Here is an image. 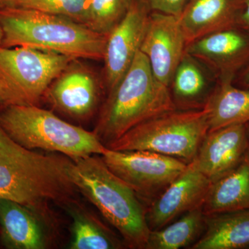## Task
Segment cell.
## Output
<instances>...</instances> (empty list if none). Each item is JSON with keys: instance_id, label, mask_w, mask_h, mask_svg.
Instances as JSON below:
<instances>
[{"instance_id": "obj_17", "label": "cell", "mask_w": 249, "mask_h": 249, "mask_svg": "<svg viewBox=\"0 0 249 249\" xmlns=\"http://www.w3.org/2000/svg\"><path fill=\"white\" fill-rule=\"evenodd\" d=\"M249 247V209L206 215V229L192 249Z\"/></svg>"}, {"instance_id": "obj_3", "label": "cell", "mask_w": 249, "mask_h": 249, "mask_svg": "<svg viewBox=\"0 0 249 249\" xmlns=\"http://www.w3.org/2000/svg\"><path fill=\"white\" fill-rule=\"evenodd\" d=\"M176 109L170 88L156 78L139 50L103 104L93 132L107 147L137 124Z\"/></svg>"}, {"instance_id": "obj_25", "label": "cell", "mask_w": 249, "mask_h": 249, "mask_svg": "<svg viewBox=\"0 0 249 249\" xmlns=\"http://www.w3.org/2000/svg\"><path fill=\"white\" fill-rule=\"evenodd\" d=\"M11 93H10L9 87L2 76L0 75V106L2 107L11 106Z\"/></svg>"}, {"instance_id": "obj_6", "label": "cell", "mask_w": 249, "mask_h": 249, "mask_svg": "<svg viewBox=\"0 0 249 249\" xmlns=\"http://www.w3.org/2000/svg\"><path fill=\"white\" fill-rule=\"evenodd\" d=\"M73 60L29 47H0V75L9 87L11 105L37 106L49 85Z\"/></svg>"}, {"instance_id": "obj_22", "label": "cell", "mask_w": 249, "mask_h": 249, "mask_svg": "<svg viewBox=\"0 0 249 249\" xmlns=\"http://www.w3.org/2000/svg\"><path fill=\"white\" fill-rule=\"evenodd\" d=\"M133 0H90L85 25L107 36L122 20Z\"/></svg>"}, {"instance_id": "obj_2", "label": "cell", "mask_w": 249, "mask_h": 249, "mask_svg": "<svg viewBox=\"0 0 249 249\" xmlns=\"http://www.w3.org/2000/svg\"><path fill=\"white\" fill-rule=\"evenodd\" d=\"M70 175L80 194L117 231L127 248L145 249L150 232L147 207L134 190L109 169L101 155L73 160Z\"/></svg>"}, {"instance_id": "obj_14", "label": "cell", "mask_w": 249, "mask_h": 249, "mask_svg": "<svg viewBox=\"0 0 249 249\" xmlns=\"http://www.w3.org/2000/svg\"><path fill=\"white\" fill-rule=\"evenodd\" d=\"M249 152L245 124L208 132L193 160L211 182L235 169Z\"/></svg>"}, {"instance_id": "obj_8", "label": "cell", "mask_w": 249, "mask_h": 249, "mask_svg": "<svg viewBox=\"0 0 249 249\" xmlns=\"http://www.w3.org/2000/svg\"><path fill=\"white\" fill-rule=\"evenodd\" d=\"M186 53L209 67L218 81H231L249 63V32L233 27L190 42Z\"/></svg>"}, {"instance_id": "obj_21", "label": "cell", "mask_w": 249, "mask_h": 249, "mask_svg": "<svg viewBox=\"0 0 249 249\" xmlns=\"http://www.w3.org/2000/svg\"><path fill=\"white\" fill-rule=\"evenodd\" d=\"M205 229L206 215L202 209L193 210L161 229L150 231L145 249H179L191 247L200 238Z\"/></svg>"}, {"instance_id": "obj_19", "label": "cell", "mask_w": 249, "mask_h": 249, "mask_svg": "<svg viewBox=\"0 0 249 249\" xmlns=\"http://www.w3.org/2000/svg\"><path fill=\"white\" fill-rule=\"evenodd\" d=\"M201 209L205 215L249 209V152L235 169L211 183Z\"/></svg>"}, {"instance_id": "obj_10", "label": "cell", "mask_w": 249, "mask_h": 249, "mask_svg": "<svg viewBox=\"0 0 249 249\" xmlns=\"http://www.w3.org/2000/svg\"><path fill=\"white\" fill-rule=\"evenodd\" d=\"M100 95L97 77L76 59L52 82L44 96L55 110L75 120L85 121L96 111Z\"/></svg>"}, {"instance_id": "obj_27", "label": "cell", "mask_w": 249, "mask_h": 249, "mask_svg": "<svg viewBox=\"0 0 249 249\" xmlns=\"http://www.w3.org/2000/svg\"><path fill=\"white\" fill-rule=\"evenodd\" d=\"M235 78H237V83L239 82V85H240L239 88L249 89V63L237 74Z\"/></svg>"}, {"instance_id": "obj_23", "label": "cell", "mask_w": 249, "mask_h": 249, "mask_svg": "<svg viewBox=\"0 0 249 249\" xmlns=\"http://www.w3.org/2000/svg\"><path fill=\"white\" fill-rule=\"evenodd\" d=\"M90 0H15L4 6L36 10L85 24Z\"/></svg>"}, {"instance_id": "obj_1", "label": "cell", "mask_w": 249, "mask_h": 249, "mask_svg": "<svg viewBox=\"0 0 249 249\" xmlns=\"http://www.w3.org/2000/svg\"><path fill=\"white\" fill-rule=\"evenodd\" d=\"M4 47H24L73 59L102 60L107 36L73 19L15 6L0 8Z\"/></svg>"}, {"instance_id": "obj_20", "label": "cell", "mask_w": 249, "mask_h": 249, "mask_svg": "<svg viewBox=\"0 0 249 249\" xmlns=\"http://www.w3.org/2000/svg\"><path fill=\"white\" fill-rule=\"evenodd\" d=\"M204 108L209 131L249 122V89L231 81H218Z\"/></svg>"}, {"instance_id": "obj_7", "label": "cell", "mask_w": 249, "mask_h": 249, "mask_svg": "<svg viewBox=\"0 0 249 249\" xmlns=\"http://www.w3.org/2000/svg\"><path fill=\"white\" fill-rule=\"evenodd\" d=\"M109 169L129 185L147 209L186 169V162L149 151H115L101 155Z\"/></svg>"}, {"instance_id": "obj_31", "label": "cell", "mask_w": 249, "mask_h": 249, "mask_svg": "<svg viewBox=\"0 0 249 249\" xmlns=\"http://www.w3.org/2000/svg\"><path fill=\"white\" fill-rule=\"evenodd\" d=\"M1 6H2V4H1V0H0V8H1Z\"/></svg>"}, {"instance_id": "obj_9", "label": "cell", "mask_w": 249, "mask_h": 249, "mask_svg": "<svg viewBox=\"0 0 249 249\" xmlns=\"http://www.w3.org/2000/svg\"><path fill=\"white\" fill-rule=\"evenodd\" d=\"M186 46L178 17L150 13L140 51L146 57L156 78L169 88Z\"/></svg>"}, {"instance_id": "obj_12", "label": "cell", "mask_w": 249, "mask_h": 249, "mask_svg": "<svg viewBox=\"0 0 249 249\" xmlns=\"http://www.w3.org/2000/svg\"><path fill=\"white\" fill-rule=\"evenodd\" d=\"M150 13L142 1L133 0L122 20L107 36L103 60L109 92L119 84L140 50Z\"/></svg>"}, {"instance_id": "obj_29", "label": "cell", "mask_w": 249, "mask_h": 249, "mask_svg": "<svg viewBox=\"0 0 249 249\" xmlns=\"http://www.w3.org/2000/svg\"><path fill=\"white\" fill-rule=\"evenodd\" d=\"M246 131H247V139H248L249 145V122L245 124Z\"/></svg>"}, {"instance_id": "obj_30", "label": "cell", "mask_w": 249, "mask_h": 249, "mask_svg": "<svg viewBox=\"0 0 249 249\" xmlns=\"http://www.w3.org/2000/svg\"><path fill=\"white\" fill-rule=\"evenodd\" d=\"M15 1V0H1V4H2V6H6V4H9V3L11 2V1Z\"/></svg>"}, {"instance_id": "obj_15", "label": "cell", "mask_w": 249, "mask_h": 249, "mask_svg": "<svg viewBox=\"0 0 249 249\" xmlns=\"http://www.w3.org/2000/svg\"><path fill=\"white\" fill-rule=\"evenodd\" d=\"M245 0H188L178 19L187 45L215 31L236 27Z\"/></svg>"}, {"instance_id": "obj_5", "label": "cell", "mask_w": 249, "mask_h": 249, "mask_svg": "<svg viewBox=\"0 0 249 249\" xmlns=\"http://www.w3.org/2000/svg\"><path fill=\"white\" fill-rule=\"evenodd\" d=\"M209 131L206 108L175 109L137 124L109 145L115 151H149L191 163Z\"/></svg>"}, {"instance_id": "obj_4", "label": "cell", "mask_w": 249, "mask_h": 249, "mask_svg": "<svg viewBox=\"0 0 249 249\" xmlns=\"http://www.w3.org/2000/svg\"><path fill=\"white\" fill-rule=\"evenodd\" d=\"M0 124L22 147L62 154L73 161L93 155H102L107 150L93 131L70 124L53 111L37 106L2 107Z\"/></svg>"}, {"instance_id": "obj_32", "label": "cell", "mask_w": 249, "mask_h": 249, "mask_svg": "<svg viewBox=\"0 0 249 249\" xmlns=\"http://www.w3.org/2000/svg\"><path fill=\"white\" fill-rule=\"evenodd\" d=\"M0 234H1V230H0Z\"/></svg>"}, {"instance_id": "obj_11", "label": "cell", "mask_w": 249, "mask_h": 249, "mask_svg": "<svg viewBox=\"0 0 249 249\" xmlns=\"http://www.w3.org/2000/svg\"><path fill=\"white\" fill-rule=\"evenodd\" d=\"M57 219L6 199H0V238L12 249H47L53 245Z\"/></svg>"}, {"instance_id": "obj_18", "label": "cell", "mask_w": 249, "mask_h": 249, "mask_svg": "<svg viewBox=\"0 0 249 249\" xmlns=\"http://www.w3.org/2000/svg\"><path fill=\"white\" fill-rule=\"evenodd\" d=\"M170 90L178 109H203L214 89L202 63L185 52L175 72Z\"/></svg>"}, {"instance_id": "obj_13", "label": "cell", "mask_w": 249, "mask_h": 249, "mask_svg": "<svg viewBox=\"0 0 249 249\" xmlns=\"http://www.w3.org/2000/svg\"><path fill=\"white\" fill-rule=\"evenodd\" d=\"M211 183L194 160L188 163L183 173L147 207L150 231L161 229L183 214L202 207Z\"/></svg>"}, {"instance_id": "obj_24", "label": "cell", "mask_w": 249, "mask_h": 249, "mask_svg": "<svg viewBox=\"0 0 249 249\" xmlns=\"http://www.w3.org/2000/svg\"><path fill=\"white\" fill-rule=\"evenodd\" d=\"M150 12H160L179 17L188 0H139Z\"/></svg>"}, {"instance_id": "obj_26", "label": "cell", "mask_w": 249, "mask_h": 249, "mask_svg": "<svg viewBox=\"0 0 249 249\" xmlns=\"http://www.w3.org/2000/svg\"><path fill=\"white\" fill-rule=\"evenodd\" d=\"M237 27L242 28L249 32V0H245L243 9L241 12Z\"/></svg>"}, {"instance_id": "obj_28", "label": "cell", "mask_w": 249, "mask_h": 249, "mask_svg": "<svg viewBox=\"0 0 249 249\" xmlns=\"http://www.w3.org/2000/svg\"><path fill=\"white\" fill-rule=\"evenodd\" d=\"M3 37H4V34H3L2 28L0 24V47H1V45H2Z\"/></svg>"}, {"instance_id": "obj_16", "label": "cell", "mask_w": 249, "mask_h": 249, "mask_svg": "<svg viewBox=\"0 0 249 249\" xmlns=\"http://www.w3.org/2000/svg\"><path fill=\"white\" fill-rule=\"evenodd\" d=\"M71 217L70 249H123L127 248L120 235L105 224L80 199L63 209Z\"/></svg>"}]
</instances>
